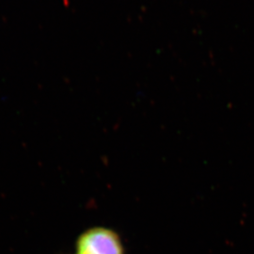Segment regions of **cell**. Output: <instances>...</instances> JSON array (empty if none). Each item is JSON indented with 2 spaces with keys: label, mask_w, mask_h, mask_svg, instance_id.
Segmentation results:
<instances>
[{
  "label": "cell",
  "mask_w": 254,
  "mask_h": 254,
  "mask_svg": "<svg viewBox=\"0 0 254 254\" xmlns=\"http://www.w3.org/2000/svg\"><path fill=\"white\" fill-rule=\"evenodd\" d=\"M75 254H126L121 236L107 227L84 231L75 242Z\"/></svg>",
  "instance_id": "obj_1"
}]
</instances>
